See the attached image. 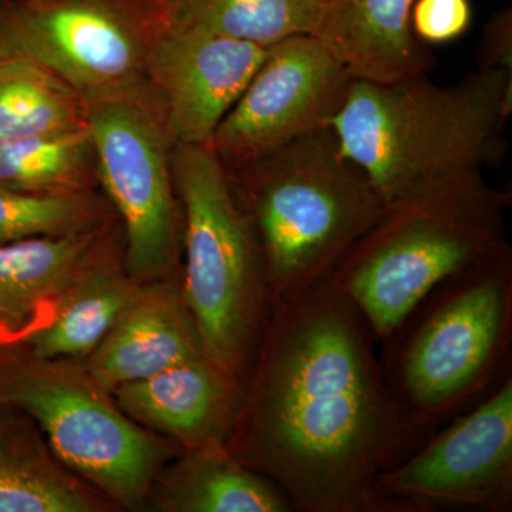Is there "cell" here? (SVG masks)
Returning a JSON list of instances; mask_svg holds the SVG:
<instances>
[{"mask_svg":"<svg viewBox=\"0 0 512 512\" xmlns=\"http://www.w3.org/2000/svg\"><path fill=\"white\" fill-rule=\"evenodd\" d=\"M362 313L329 279L276 301L227 448L301 512H392L380 474L437 426L393 393Z\"/></svg>","mask_w":512,"mask_h":512,"instance_id":"6da1fadb","label":"cell"},{"mask_svg":"<svg viewBox=\"0 0 512 512\" xmlns=\"http://www.w3.org/2000/svg\"><path fill=\"white\" fill-rule=\"evenodd\" d=\"M511 114L512 74L477 70L451 86L427 74L393 83L353 79L329 127L389 205L503 163Z\"/></svg>","mask_w":512,"mask_h":512,"instance_id":"7a4b0ae2","label":"cell"},{"mask_svg":"<svg viewBox=\"0 0 512 512\" xmlns=\"http://www.w3.org/2000/svg\"><path fill=\"white\" fill-rule=\"evenodd\" d=\"M510 190L467 173L389 204L340 258L329 282L386 342L451 276L511 251L505 228Z\"/></svg>","mask_w":512,"mask_h":512,"instance_id":"3957f363","label":"cell"},{"mask_svg":"<svg viewBox=\"0 0 512 512\" xmlns=\"http://www.w3.org/2000/svg\"><path fill=\"white\" fill-rule=\"evenodd\" d=\"M228 175L261 249L272 303L326 281L387 207L366 174L343 156L330 127Z\"/></svg>","mask_w":512,"mask_h":512,"instance_id":"277c9868","label":"cell"},{"mask_svg":"<svg viewBox=\"0 0 512 512\" xmlns=\"http://www.w3.org/2000/svg\"><path fill=\"white\" fill-rule=\"evenodd\" d=\"M384 343L387 383L421 419L476 406L511 376L512 252L448 278Z\"/></svg>","mask_w":512,"mask_h":512,"instance_id":"5b68a950","label":"cell"},{"mask_svg":"<svg viewBox=\"0 0 512 512\" xmlns=\"http://www.w3.org/2000/svg\"><path fill=\"white\" fill-rule=\"evenodd\" d=\"M173 175L183 208L184 301L205 356L247 382L272 305L254 229L210 147L175 144Z\"/></svg>","mask_w":512,"mask_h":512,"instance_id":"8992f818","label":"cell"},{"mask_svg":"<svg viewBox=\"0 0 512 512\" xmlns=\"http://www.w3.org/2000/svg\"><path fill=\"white\" fill-rule=\"evenodd\" d=\"M0 406L28 414L57 460L126 508L141 507L178 446L121 412L80 362L0 348Z\"/></svg>","mask_w":512,"mask_h":512,"instance_id":"52a82bcc","label":"cell"},{"mask_svg":"<svg viewBox=\"0 0 512 512\" xmlns=\"http://www.w3.org/2000/svg\"><path fill=\"white\" fill-rule=\"evenodd\" d=\"M157 0H0V56L39 63L86 103L148 89Z\"/></svg>","mask_w":512,"mask_h":512,"instance_id":"ba28073f","label":"cell"},{"mask_svg":"<svg viewBox=\"0 0 512 512\" xmlns=\"http://www.w3.org/2000/svg\"><path fill=\"white\" fill-rule=\"evenodd\" d=\"M99 184L124 228V268L140 284L175 275L183 217L174 141L150 87L87 103Z\"/></svg>","mask_w":512,"mask_h":512,"instance_id":"9c48e42d","label":"cell"},{"mask_svg":"<svg viewBox=\"0 0 512 512\" xmlns=\"http://www.w3.org/2000/svg\"><path fill=\"white\" fill-rule=\"evenodd\" d=\"M392 512L512 510V376L380 474Z\"/></svg>","mask_w":512,"mask_h":512,"instance_id":"30bf717a","label":"cell"},{"mask_svg":"<svg viewBox=\"0 0 512 512\" xmlns=\"http://www.w3.org/2000/svg\"><path fill=\"white\" fill-rule=\"evenodd\" d=\"M355 77L322 40L298 35L268 47L208 147L227 170L329 127Z\"/></svg>","mask_w":512,"mask_h":512,"instance_id":"8fae6325","label":"cell"},{"mask_svg":"<svg viewBox=\"0 0 512 512\" xmlns=\"http://www.w3.org/2000/svg\"><path fill=\"white\" fill-rule=\"evenodd\" d=\"M268 47L167 22L148 62V84L174 144L208 146L264 62Z\"/></svg>","mask_w":512,"mask_h":512,"instance_id":"7c38bea8","label":"cell"},{"mask_svg":"<svg viewBox=\"0 0 512 512\" xmlns=\"http://www.w3.org/2000/svg\"><path fill=\"white\" fill-rule=\"evenodd\" d=\"M244 390L242 380L201 356L110 394L138 426L194 450L227 446Z\"/></svg>","mask_w":512,"mask_h":512,"instance_id":"4fadbf2b","label":"cell"},{"mask_svg":"<svg viewBox=\"0 0 512 512\" xmlns=\"http://www.w3.org/2000/svg\"><path fill=\"white\" fill-rule=\"evenodd\" d=\"M205 356L197 323L177 278L141 284L137 295L92 355L87 375L104 392Z\"/></svg>","mask_w":512,"mask_h":512,"instance_id":"5bb4252c","label":"cell"},{"mask_svg":"<svg viewBox=\"0 0 512 512\" xmlns=\"http://www.w3.org/2000/svg\"><path fill=\"white\" fill-rule=\"evenodd\" d=\"M110 228L57 299L47 322H37L12 346H23L29 355L43 360L84 362L92 355L141 286L117 265Z\"/></svg>","mask_w":512,"mask_h":512,"instance_id":"9a60e30c","label":"cell"},{"mask_svg":"<svg viewBox=\"0 0 512 512\" xmlns=\"http://www.w3.org/2000/svg\"><path fill=\"white\" fill-rule=\"evenodd\" d=\"M414 0H329L316 37L355 79L393 83L424 76L436 57L410 29Z\"/></svg>","mask_w":512,"mask_h":512,"instance_id":"2e32d148","label":"cell"},{"mask_svg":"<svg viewBox=\"0 0 512 512\" xmlns=\"http://www.w3.org/2000/svg\"><path fill=\"white\" fill-rule=\"evenodd\" d=\"M111 224L83 234L0 245V348L12 346L46 308H53Z\"/></svg>","mask_w":512,"mask_h":512,"instance_id":"e0dca14e","label":"cell"},{"mask_svg":"<svg viewBox=\"0 0 512 512\" xmlns=\"http://www.w3.org/2000/svg\"><path fill=\"white\" fill-rule=\"evenodd\" d=\"M97 494L57 460L28 414L0 406V512L99 511Z\"/></svg>","mask_w":512,"mask_h":512,"instance_id":"ac0fdd59","label":"cell"},{"mask_svg":"<svg viewBox=\"0 0 512 512\" xmlns=\"http://www.w3.org/2000/svg\"><path fill=\"white\" fill-rule=\"evenodd\" d=\"M157 507L171 512H289L292 503L227 446L185 450L158 484Z\"/></svg>","mask_w":512,"mask_h":512,"instance_id":"d6986e66","label":"cell"},{"mask_svg":"<svg viewBox=\"0 0 512 512\" xmlns=\"http://www.w3.org/2000/svg\"><path fill=\"white\" fill-rule=\"evenodd\" d=\"M329 0H163L167 22L269 47L288 37L315 36Z\"/></svg>","mask_w":512,"mask_h":512,"instance_id":"ffe728a7","label":"cell"},{"mask_svg":"<svg viewBox=\"0 0 512 512\" xmlns=\"http://www.w3.org/2000/svg\"><path fill=\"white\" fill-rule=\"evenodd\" d=\"M0 187L33 195L96 191L99 170L89 128L0 140Z\"/></svg>","mask_w":512,"mask_h":512,"instance_id":"44dd1931","label":"cell"},{"mask_svg":"<svg viewBox=\"0 0 512 512\" xmlns=\"http://www.w3.org/2000/svg\"><path fill=\"white\" fill-rule=\"evenodd\" d=\"M89 128V107L39 63L0 56V140Z\"/></svg>","mask_w":512,"mask_h":512,"instance_id":"7402d4cb","label":"cell"},{"mask_svg":"<svg viewBox=\"0 0 512 512\" xmlns=\"http://www.w3.org/2000/svg\"><path fill=\"white\" fill-rule=\"evenodd\" d=\"M116 220L106 195H33L0 187V245L37 237L97 231Z\"/></svg>","mask_w":512,"mask_h":512,"instance_id":"603a6c76","label":"cell"},{"mask_svg":"<svg viewBox=\"0 0 512 512\" xmlns=\"http://www.w3.org/2000/svg\"><path fill=\"white\" fill-rule=\"evenodd\" d=\"M473 19L471 0H414L410 29L423 45H447L466 35Z\"/></svg>","mask_w":512,"mask_h":512,"instance_id":"cb8c5ba5","label":"cell"},{"mask_svg":"<svg viewBox=\"0 0 512 512\" xmlns=\"http://www.w3.org/2000/svg\"><path fill=\"white\" fill-rule=\"evenodd\" d=\"M477 70H504L512 74V9L494 12L485 23L477 50Z\"/></svg>","mask_w":512,"mask_h":512,"instance_id":"d4e9b609","label":"cell"},{"mask_svg":"<svg viewBox=\"0 0 512 512\" xmlns=\"http://www.w3.org/2000/svg\"><path fill=\"white\" fill-rule=\"evenodd\" d=\"M157 2L160 3V5H161V2H163V0H157Z\"/></svg>","mask_w":512,"mask_h":512,"instance_id":"484cf974","label":"cell"}]
</instances>
